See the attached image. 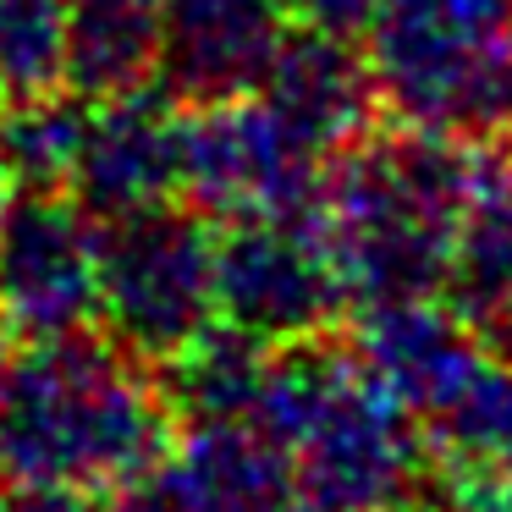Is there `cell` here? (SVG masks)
I'll return each mask as SVG.
<instances>
[{
  "label": "cell",
  "mask_w": 512,
  "mask_h": 512,
  "mask_svg": "<svg viewBox=\"0 0 512 512\" xmlns=\"http://www.w3.org/2000/svg\"><path fill=\"white\" fill-rule=\"evenodd\" d=\"M353 287L320 221V204L303 215L237 221L221 237V325L265 347L320 342L347 314Z\"/></svg>",
  "instance_id": "ba28073f"
},
{
  "label": "cell",
  "mask_w": 512,
  "mask_h": 512,
  "mask_svg": "<svg viewBox=\"0 0 512 512\" xmlns=\"http://www.w3.org/2000/svg\"><path fill=\"white\" fill-rule=\"evenodd\" d=\"M94 100L83 89H45L6 100L0 111V160L17 188H67L78 177Z\"/></svg>",
  "instance_id": "e0dca14e"
},
{
  "label": "cell",
  "mask_w": 512,
  "mask_h": 512,
  "mask_svg": "<svg viewBox=\"0 0 512 512\" xmlns=\"http://www.w3.org/2000/svg\"><path fill=\"white\" fill-rule=\"evenodd\" d=\"M402 512H408V507H402Z\"/></svg>",
  "instance_id": "d4e9b609"
},
{
  "label": "cell",
  "mask_w": 512,
  "mask_h": 512,
  "mask_svg": "<svg viewBox=\"0 0 512 512\" xmlns=\"http://www.w3.org/2000/svg\"><path fill=\"white\" fill-rule=\"evenodd\" d=\"M94 100V94H89ZM177 94L166 83L100 94L89 111V138L72 193L100 221L155 210L182 193V111H171Z\"/></svg>",
  "instance_id": "8fae6325"
},
{
  "label": "cell",
  "mask_w": 512,
  "mask_h": 512,
  "mask_svg": "<svg viewBox=\"0 0 512 512\" xmlns=\"http://www.w3.org/2000/svg\"><path fill=\"white\" fill-rule=\"evenodd\" d=\"M17 193H23V188H17V177L6 171V160H0V210H6V204H12Z\"/></svg>",
  "instance_id": "7402d4cb"
},
{
  "label": "cell",
  "mask_w": 512,
  "mask_h": 512,
  "mask_svg": "<svg viewBox=\"0 0 512 512\" xmlns=\"http://www.w3.org/2000/svg\"><path fill=\"white\" fill-rule=\"evenodd\" d=\"M0 512H23V496H17V490L6 485V479H0Z\"/></svg>",
  "instance_id": "603a6c76"
},
{
  "label": "cell",
  "mask_w": 512,
  "mask_h": 512,
  "mask_svg": "<svg viewBox=\"0 0 512 512\" xmlns=\"http://www.w3.org/2000/svg\"><path fill=\"white\" fill-rule=\"evenodd\" d=\"M452 512H512V479H452Z\"/></svg>",
  "instance_id": "44dd1931"
},
{
  "label": "cell",
  "mask_w": 512,
  "mask_h": 512,
  "mask_svg": "<svg viewBox=\"0 0 512 512\" xmlns=\"http://www.w3.org/2000/svg\"><path fill=\"white\" fill-rule=\"evenodd\" d=\"M100 325L149 364L182 358L221 325V237L177 199L105 221Z\"/></svg>",
  "instance_id": "5b68a950"
},
{
  "label": "cell",
  "mask_w": 512,
  "mask_h": 512,
  "mask_svg": "<svg viewBox=\"0 0 512 512\" xmlns=\"http://www.w3.org/2000/svg\"><path fill=\"white\" fill-rule=\"evenodd\" d=\"M6 375H12V353H6V331H0V397H6Z\"/></svg>",
  "instance_id": "cb8c5ba5"
},
{
  "label": "cell",
  "mask_w": 512,
  "mask_h": 512,
  "mask_svg": "<svg viewBox=\"0 0 512 512\" xmlns=\"http://www.w3.org/2000/svg\"><path fill=\"white\" fill-rule=\"evenodd\" d=\"M100 512H309V501L287 452L254 419H204Z\"/></svg>",
  "instance_id": "9c48e42d"
},
{
  "label": "cell",
  "mask_w": 512,
  "mask_h": 512,
  "mask_svg": "<svg viewBox=\"0 0 512 512\" xmlns=\"http://www.w3.org/2000/svg\"><path fill=\"white\" fill-rule=\"evenodd\" d=\"M72 0H0V94L23 100L67 83Z\"/></svg>",
  "instance_id": "d6986e66"
},
{
  "label": "cell",
  "mask_w": 512,
  "mask_h": 512,
  "mask_svg": "<svg viewBox=\"0 0 512 512\" xmlns=\"http://www.w3.org/2000/svg\"><path fill=\"white\" fill-rule=\"evenodd\" d=\"M424 430L452 479H512V358L485 353L474 380Z\"/></svg>",
  "instance_id": "2e32d148"
},
{
  "label": "cell",
  "mask_w": 512,
  "mask_h": 512,
  "mask_svg": "<svg viewBox=\"0 0 512 512\" xmlns=\"http://www.w3.org/2000/svg\"><path fill=\"white\" fill-rule=\"evenodd\" d=\"M441 298L457 303L479 325V336L512 320V160L496 149L479 155V177L463 204V221H457Z\"/></svg>",
  "instance_id": "5bb4252c"
},
{
  "label": "cell",
  "mask_w": 512,
  "mask_h": 512,
  "mask_svg": "<svg viewBox=\"0 0 512 512\" xmlns=\"http://www.w3.org/2000/svg\"><path fill=\"white\" fill-rule=\"evenodd\" d=\"M248 419L287 452L309 512H402L435 463L419 413L325 336L270 353Z\"/></svg>",
  "instance_id": "7a4b0ae2"
},
{
  "label": "cell",
  "mask_w": 512,
  "mask_h": 512,
  "mask_svg": "<svg viewBox=\"0 0 512 512\" xmlns=\"http://www.w3.org/2000/svg\"><path fill=\"white\" fill-rule=\"evenodd\" d=\"M177 441L171 386L116 336H56L12 358L0 397V479L45 496L111 501Z\"/></svg>",
  "instance_id": "6da1fadb"
},
{
  "label": "cell",
  "mask_w": 512,
  "mask_h": 512,
  "mask_svg": "<svg viewBox=\"0 0 512 512\" xmlns=\"http://www.w3.org/2000/svg\"><path fill=\"white\" fill-rule=\"evenodd\" d=\"M259 94L325 160H336L358 138H369V122L380 111V89H375V72H369V56L353 50L347 34H320V28H298L292 34V45L281 50V61L270 67Z\"/></svg>",
  "instance_id": "4fadbf2b"
},
{
  "label": "cell",
  "mask_w": 512,
  "mask_h": 512,
  "mask_svg": "<svg viewBox=\"0 0 512 512\" xmlns=\"http://www.w3.org/2000/svg\"><path fill=\"white\" fill-rule=\"evenodd\" d=\"M270 353H276V347L232 331V325H215L210 336H199L188 353L166 364V386H171L177 413H188L193 424L248 419L254 402H259V386H265Z\"/></svg>",
  "instance_id": "ac0fdd59"
},
{
  "label": "cell",
  "mask_w": 512,
  "mask_h": 512,
  "mask_svg": "<svg viewBox=\"0 0 512 512\" xmlns=\"http://www.w3.org/2000/svg\"><path fill=\"white\" fill-rule=\"evenodd\" d=\"M298 28L292 0H166L160 83L182 105L259 94Z\"/></svg>",
  "instance_id": "30bf717a"
},
{
  "label": "cell",
  "mask_w": 512,
  "mask_h": 512,
  "mask_svg": "<svg viewBox=\"0 0 512 512\" xmlns=\"http://www.w3.org/2000/svg\"><path fill=\"white\" fill-rule=\"evenodd\" d=\"M485 144L397 127L358 138L331 160L320 221L347 270L353 303L441 298L463 204L474 193Z\"/></svg>",
  "instance_id": "3957f363"
},
{
  "label": "cell",
  "mask_w": 512,
  "mask_h": 512,
  "mask_svg": "<svg viewBox=\"0 0 512 512\" xmlns=\"http://www.w3.org/2000/svg\"><path fill=\"white\" fill-rule=\"evenodd\" d=\"M364 56L397 127L463 144L512 133V0H386Z\"/></svg>",
  "instance_id": "277c9868"
},
{
  "label": "cell",
  "mask_w": 512,
  "mask_h": 512,
  "mask_svg": "<svg viewBox=\"0 0 512 512\" xmlns=\"http://www.w3.org/2000/svg\"><path fill=\"white\" fill-rule=\"evenodd\" d=\"M325 171L331 160L265 94L210 100L182 116V199L221 226L314 210Z\"/></svg>",
  "instance_id": "8992f818"
},
{
  "label": "cell",
  "mask_w": 512,
  "mask_h": 512,
  "mask_svg": "<svg viewBox=\"0 0 512 512\" xmlns=\"http://www.w3.org/2000/svg\"><path fill=\"white\" fill-rule=\"evenodd\" d=\"M386 0H292L303 28H320V34H369V23L380 17Z\"/></svg>",
  "instance_id": "ffe728a7"
},
{
  "label": "cell",
  "mask_w": 512,
  "mask_h": 512,
  "mask_svg": "<svg viewBox=\"0 0 512 512\" xmlns=\"http://www.w3.org/2000/svg\"><path fill=\"white\" fill-rule=\"evenodd\" d=\"M353 353L375 369V380L413 408L435 419L485 364V336L457 303L446 298H386L364 303L353 331Z\"/></svg>",
  "instance_id": "7c38bea8"
},
{
  "label": "cell",
  "mask_w": 512,
  "mask_h": 512,
  "mask_svg": "<svg viewBox=\"0 0 512 512\" xmlns=\"http://www.w3.org/2000/svg\"><path fill=\"white\" fill-rule=\"evenodd\" d=\"M105 221L67 188H23L0 210V331L56 342L100 320Z\"/></svg>",
  "instance_id": "52a82bcc"
},
{
  "label": "cell",
  "mask_w": 512,
  "mask_h": 512,
  "mask_svg": "<svg viewBox=\"0 0 512 512\" xmlns=\"http://www.w3.org/2000/svg\"><path fill=\"white\" fill-rule=\"evenodd\" d=\"M166 0H72L67 83L83 94H122L160 78Z\"/></svg>",
  "instance_id": "9a60e30c"
}]
</instances>
